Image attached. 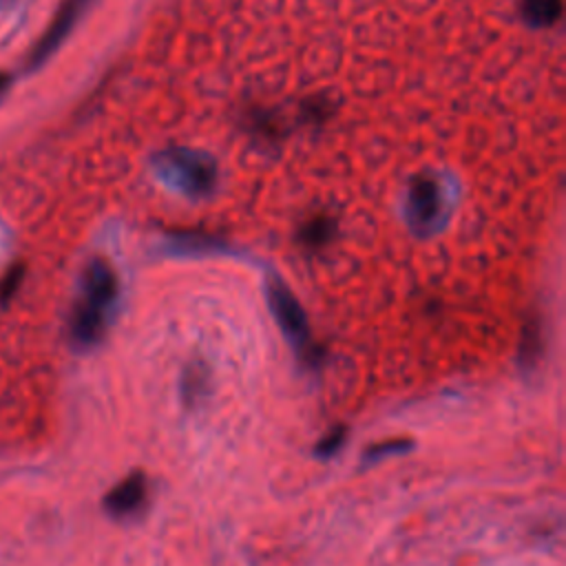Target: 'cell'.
<instances>
[{
    "label": "cell",
    "mask_w": 566,
    "mask_h": 566,
    "mask_svg": "<svg viewBox=\"0 0 566 566\" xmlns=\"http://www.w3.org/2000/svg\"><path fill=\"white\" fill-rule=\"evenodd\" d=\"M117 296V276L113 268L93 259L82 276V296L71 314V338L80 347L95 345L106 329L111 307Z\"/></svg>",
    "instance_id": "cell-1"
},
{
    "label": "cell",
    "mask_w": 566,
    "mask_h": 566,
    "mask_svg": "<svg viewBox=\"0 0 566 566\" xmlns=\"http://www.w3.org/2000/svg\"><path fill=\"white\" fill-rule=\"evenodd\" d=\"M159 166L170 175L179 188L190 195H203L214 184V166L199 153L190 150H168L159 157Z\"/></svg>",
    "instance_id": "cell-2"
},
{
    "label": "cell",
    "mask_w": 566,
    "mask_h": 566,
    "mask_svg": "<svg viewBox=\"0 0 566 566\" xmlns=\"http://www.w3.org/2000/svg\"><path fill=\"white\" fill-rule=\"evenodd\" d=\"M93 0H62L55 15L51 18L49 27L44 29V33L38 38V42L33 44L31 53H29V66L35 69L40 64H44L57 49L60 44L66 40V35L73 31V27L77 24V20L82 18V13L86 11V7Z\"/></svg>",
    "instance_id": "cell-3"
},
{
    "label": "cell",
    "mask_w": 566,
    "mask_h": 566,
    "mask_svg": "<svg viewBox=\"0 0 566 566\" xmlns=\"http://www.w3.org/2000/svg\"><path fill=\"white\" fill-rule=\"evenodd\" d=\"M268 292H270L272 312H274L281 329L287 334V338L298 349L305 352L310 347V329H307V321H305V314H303L298 301L283 283H270Z\"/></svg>",
    "instance_id": "cell-4"
},
{
    "label": "cell",
    "mask_w": 566,
    "mask_h": 566,
    "mask_svg": "<svg viewBox=\"0 0 566 566\" xmlns=\"http://www.w3.org/2000/svg\"><path fill=\"white\" fill-rule=\"evenodd\" d=\"M146 495H148L146 475L133 473L106 493L104 509L115 517H126L142 509V504L146 502Z\"/></svg>",
    "instance_id": "cell-5"
},
{
    "label": "cell",
    "mask_w": 566,
    "mask_h": 566,
    "mask_svg": "<svg viewBox=\"0 0 566 566\" xmlns=\"http://www.w3.org/2000/svg\"><path fill=\"white\" fill-rule=\"evenodd\" d=\"M438 212H440L438 186L431 179H418L409 192V219L416 226L427 228L436 221Z\"/></svg>",
    "instance_id": "cell-6"
},
{
    "label": "cell",
    "mask_w": 566,
    "mask_h": 566,
    "mask_svg": "<svg viewBox=\"0 0 566 566\" xmlns=\"http://www.w3.org/2000/svg\"><path fill=\"white\" fill-rule=\"evenodd\" d=\"M522 13L531 24H553L562 13V0H524Z\"/></svg>",
    "instance_id": "cell-7"
},
{
    "label": "cell",
    "mask_w": 566,
    "mask_h": 566,
    "mask_svg": "<svg viewBox=\"0 0 566 566\" xmlns=\"http://www.w3.org/2000/svg\"><path fill=\"white\" fill-rule=\"evenodd\" d=\"M345 433H347L345 427H334L327 436H323V438L316 442L314 453H316L318 458H329V455H334V453L343 447Z\"/></svg>",
    "instance_id": "cell-8"
},
{
    "label": "cell",
    "mask_w": 566,
    "mask_h": 566,
    "mask_svg": "<svg viewBox=\"0 0 566 566\" xmlns=\"http://www.w3.org/2000/svg\"><path fill=\"white\" fill-rule=\"evenodd\" d=\"M409 447H411L409 440H382V442H378V444H374L365 451V460H380L385 455L407 451Z\"/></svg>",
    "instance_id": "cell-9"
},
{
    "label": "cell",
    "mask_w": 566,
    "mask_h": 566,
    "mask_svg": "<svg viewBox=\"0 0 566 566\" xmlns=\"http://www.w3.org/2000/svg\"><path fill=\"white\" fill-rule=\"evenodd\" d=\"M20 281H22V265H15V268H11V270L7 272V276H4L2 283H0V298H2V301L11 298L13 292L18 290V285H20Z\"/></svg>",
    "instance_id": "cell-10"
},
{
    "label": "cell",
    "mask_w": 566,
    "mask_h": 566,
    "mask_svg": "<svg viewBox=\"0 0 566 566\" xmlns=\"http://www.w3.org/2000/svg\"><path fill=\"white\" fill-rule=\"evenodd\" d=\"M332 232V226L327 221H314L307 230H305V241L310 243H321L323 239H327Z\"/></svg>",
    "instance_id": "cell-11"
},
{
    "label": "cell",
    "mask_w": 566,
    "mask_h": 566,
    "mask_svg": "<svg viewBox=\"0 0 566 566\" xmlns=\"http://www.w3.org/2000/svg\"><path fill=\"white\" fill-rule=\"evenodd\" d=\"M7 86H9V75L0 73V95L7 91Z\"/></svg>",
    "instance_id": "cell-12"
}]
</instances>
